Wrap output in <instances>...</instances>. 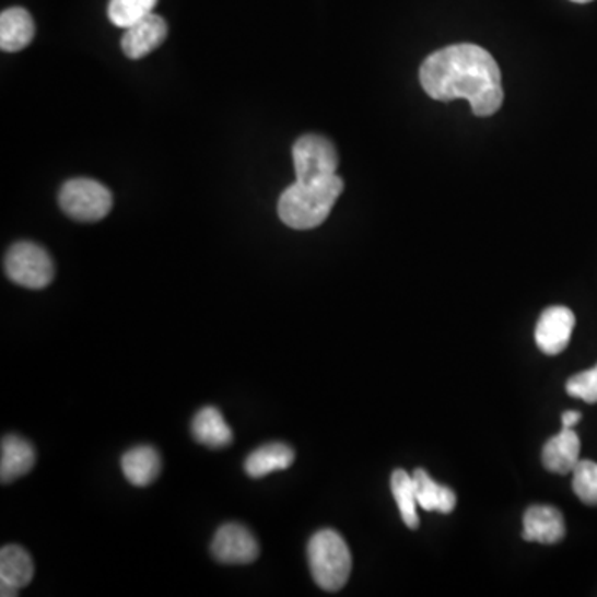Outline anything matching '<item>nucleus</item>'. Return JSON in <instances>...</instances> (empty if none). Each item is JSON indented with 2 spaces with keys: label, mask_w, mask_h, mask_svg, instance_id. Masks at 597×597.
<instances>
[{
  "label": "nucleus",
  "mask_w": 597,
  "mask_h": 597,
  "mask_svg": "<svg viewBox=\"0 0 597 597\" xmlns=\"http://www.w3.org/2000/svg\"><path fill=\"white\" fill-rule=\"evenodd\" d=\"M420 82L433 99H468L477 117L496 114L505 95L496 60L475 44L450 45L426 57Z\"/></svg>",
  "instance_id": "f257e3e1"
},
{
  "label": "nucleus",
  "mask_w": 597,
  "mask_h": 597,
  "mask_svg": "<svg viewBox=\"0 0 597 597\" xmlns=\"http://www.w3.org/2000/svg\"><path fill=\"white\" fill-rule=\"evenodd\" d=\"M342 191L343 182L339 175L316 182H295L279 198V218L292 230H314L329 218Z\"/></svg>",
  "instance_id": "f03ea898"
},
{
  "label": "nucleus",
  "mask_w": 597,
  "mask_h": 597,
  "mask_svg": "<svg viewBox=\"0 0 597 597\" xmlns=\"http://www.w3.org/2000/svg\"><path fill=\"white\" fill-rule=\"evenodd\" d=\"M311 574L324 590L346 586L352 571V557L342 536L333 529H320L307 545Z\"/></svg>",
  "instance_id": "7ed1b4c3"
},
{
  "label": "nucleus",
  "mask_w": 597,
  "mask_h": 597,
  "mask_svg": "<svg viewBox=\"0 0 597 597\" xmlns=\"http://www.w3.org/2000/svg\"><path fill=\"white\" fill-rule=\"evenodd\" d=\"M60 208L67 216L82 223L104 220L114 207V196L107 186L95 179L75 178L67 182L60 189Z\"/></svg>",
  "instance_id": "20e7f679"
},
{
  "label": "nucleus",
  "mask_w": 597,
  "mask_h": 597,
  "mask_svg": "<svg viewBox=\"0 0 597 597\" xmlns=\"http://www.w3.org/2000/svg\"><path fill=\"white\" fill-rule=\"evenodd\" d=\"M5 272L12 282L22 288L44 289L52 282L56 268L44 247L21 241L5 256Z\"/></svg>",
  "instance_id": "39448f33"
},
{
  "label": "nucleus",
  "mask_w": 597,
  "mask_h": 597,
  "mask_svg": "<svg viewBox=\"0 0 597 597\" xmlns=\"http://www.w3.org/2000/svg\"><path fill=\"white\" fill-rule=\"evenodd\" d=\"M294 160L295 182H316L337 175L339 155L336 147L320 134H304L298 138L292 148Z\"/></svg>",
  "instance_id": "423d86ee"
},
{
  "label": "nucleus",
  "mask_w": 597,
  "mask_h": 597,
  "mask_svg": "<svg viewBox=\"0 0 597 597\" xmlns=\"http://www.w3.org/2000/svg\"><path fill=\"white\" fill-rule=\"evenodd\" d=\"M211 553L223 564H251L258 560L259 542L246 526L226 523L214 535Z\"/></svg>",
  "instance_id": "0eeeda50"
},
{
  "label": "nucleus",
  "mask_w": 597,
  "mask_h": 597,
  "mask_svg": "<svg viewBox=\"0 0 597 597\" xmlns=\"http://www.w3.org/2000/svg\"><path fill=\"white\" fill-rule=\"evenodd\" d=\"M576 317L573 311L563 306L548 307L539 317L535 339L546 355H558L570 346Z\"/></svg>",
  "instance_id": "6e6552de"
},
{
  "label": "nucleus",
  "mask_w": 597,
  "mask_h": 597,
  "mask_svg": "<svg viewBox=\"0 0 597 597\" xmlns=\"http://www.w3.org/2000/svg\"><path fill=\"white\" fill-rule=\"evenodd\" d=\"M166 37H168V25H166L165 19L150 14L138 21L137 24L125 28L121 48L128 59H143L148 54L156 50L166 40Z\"/></svg>",
  "instance_id": "1a4fd4ad"
},
{
  "label": "nucleus",
  "mask_w": 597,
  "mask_h": 597,
  "mask_svg": "<svg viewBox=\"0 0 597 597\" xmlns=\"http://www.w3.org/2000/svg\"><path fill=\"white\" fill-rule=\"evenodd\" d=\"M34 577V561L21 546L9 545L0 551V594L19 596Z\"/></svg>",
  "instance_id": "9d476101"
},
{
  "label": "nucleus",
  "mask_w": 597,
  "mask_h": 597,
  "mask_svg": "<svg viewBox=\"0 0 597 597\" xmlns=\"http://www.w3.org/2000/svg\"><path fill=\"white\" fill-rule=\"evenodd\" d=\"M564 536H566V523L560 510L548 505H536L526 510L525 518H523L525 541L557 545Z\"/></svg>",
  "instance_id": "9b49d317"
},
{
  "label": "nucleus",
  "mask_w": 597,
  "mask_h": 597,
  "mask_svg": "<svg viewBox=\"0 0 597 597\" xmlns=\"http://www.w3.org/2000/svg\"><path fill=\"white\" fill-rule=\"evenodd\" d=\"M581 440L573 429H564L546 442L542 448V465L551 473H573L581 458Z\"/></svg>",
  "instance_id": "f8f14e48"
},
{
  "label": "nucleus",
  "mask_w": 597,
  "mask_h": 597,
  "mask_svg": "<svg viewBox=\"0 0 597 597\" xmlns=\"http://www.w3.org/2000/svg\"><path fill=\"white\" fill-rule=\"evenodd\" d=\"M35 465L34 446L17 435H5L0 446V480L11 483L24 477Z\"/></svg>",
  "instance_id": "ddd939ff"
},
{
  "label": "nucleus",
  "mask_w": 597,
  "mask_h": 597,
  "mask_svg": "<svg viewBox=\"0 0 597 597\" xmlns=\"http://www.w3.org/2000/svg\"><path fill=\"white\" fill-rule=\"evenodd\" d=\"M34 19L25 9H8L0 15V48L4 52H21L34 40Z\"/></svg>",
  "instance_id": "4468645a"
},
{
  "label": "nucleus",
  "mask_w": 597,
  "mask_h": 597,
  "mask_svg": "<svg viewBox=\"0 0 597 597\" xmlns=\"http://www.w3.org/2000/svg\"><path fill=\"white\" fill-rule=\"evenodd\" d=\"M125 478L134 487H147L159 477L162 460L153 446H134L121 458Z\"/></svg>",
  "instance_id": "2eb2a0df"
},
{
  "label": "nucleus",
  "mask_w": 597,
  "mask_h": 597,
  "mask_svg": "<svg viewBox=\"0 0 597 597\" xmlns=\"http://www.w3.org/2000/svg\"><path fill=\"white\" fill-rule=\"evenodd\" d=\"M294 458V450L285 443H268L246 458L244 470L251 478L268 477L274 471L288 470Z\"/></svg>",
  "instance_id": "dca6fc26"
},
{
  "label": "nucleus",
  "mask_w": 597,
  "mask_h": 597,
  "mask_svg": "<svg viewBox=\"0 0 597 597\" xmlns=\"http://www.w3.org/2000/svg\"><path fill=\"white\" fill-rule=\"evenodd\" d=\"M192 436L201 445L223 448L233 442V430L216 407H204L196 413L191 423Z\"/></svg>",
  "instance_id": "f3484780"
},
{
  "label": "nucleus",
  "mask_w": 597,
  "mask_h": 597,
  "mask_svg": "<svg viewBox=\"0 0 597 597\" xmlns=\"http://www.w3.org/2000/svg\"><path fill=\"white\" fill-rule=\"evenodd\" d=\"M412 477L420 508L425 512L443 513V515L454 512L457 506V494L454 490L436 483L422 468L413 471Z\"/></svg>",
  "instance_id": "a211bd4d"
},
{
  "label": "nucleus",
  "mask_w": 597,
  "mask_h": 597,
  "mask_svg": "<svg viewBox=\"0 0 597 597\" xmlns=\"http://www.w3.org/2000/svg\"><path fill=\"white\" fill-rule=\"evenodd\" d=\"M390 488L403 523L410 529L419 528L420 518L419 513H417L419 502H417L415 483H413L412 475L407 473L406 470H395L391 473Z\"/></svg>",
  "instance_id": "6ab92c4d"
},
{
  "label": "nucleus",
  "mask_w": 597,
  "mask_h": 597,
  "mask_svg": "<svg viewBox=\"0 0 597 597\" xmlns=\"http://www.w3.org/2000/svg\"><path fill=\"white\" fill-rule=\"evenodd\" d=\"M159 0H110L108 19L120 28L137 24L147 15L153 14Z\"/></svg>",
  "instance_id": "aec40b11"
},
{
  "label": "nucleus",
  "mask_w": 597,
  "mask_h": 597,
  "mask_svg": "<svg viewBox=\"0 0 597 597\" xmlns=\"http://www.w3.org/2000/svg\"><path fill=\"white\" fill-rule=\"evenodd\" d=\"M573 490L581 502L597 506V464L581 460L573 470Z\"/></svg>",
  "instance_id": "412c9836"
},
{
  "label": "nucleus",
  "mask_w": 597,
  "mask_h": 597,
  "mask_svg": "<svg viewBox=\"0 0 597 597\" xmlns=\"http://www.w3.org/2000/svg\"><path fill=\"white\" fill-rule=\"evenodd\" d=\"M567 394L586 403H597V367L581 372L567 381Z\"/></svg>",
  "instance_id": "4be33fe9"
},
{
  "label": "nucleus",
  "mask_w": 597,
  "mask_h": 597,
  "mask_svg": "<svg viewBox=\"0 0 597 597\" xmlns=\"http://www.w3.org/2000/svg\"><path fill=\"white\" fill-rule=\"evenodd\" d=\"M581 417H583L581 415V412L567 410V412H564L563 417H561V422H563L564 429H574V426L581 422Z\"/></svg>",
  "instance_id": "5701e85b"
},
{
  "label": "nucleus",
  "mask_w": 597,
  "mask_h": 597,
  "mask_svg": "<svg viewBox=\"0 0 597 597\" xmlns=\"http://www.w3.org/2000/svg\"><path fill=\"white\" fill-rule=\"evenodd\" d=\"M571 2H574V4H589L593 0H571Z\"/></svg>",
  "instance_id": "b1692460"
},
{
  "label": "nucleus",
  "mask_w": 597,
  "mask_h": 597,
  "mask_svg": "<svg viewBox=\"0 0 597 597\" xmlns=\"http://www.w3.org/2000/svg\"><path fill=\"white\" fill-rule=\"evenodd\" d=\"M596 367H597V364H596Z\"/></svg>",
  "instance_id": "393cba45"
}]
</instances>
